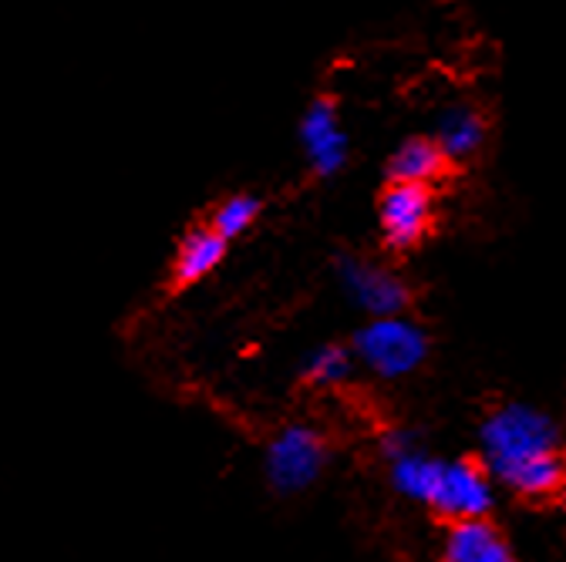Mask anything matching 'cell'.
I'll return each mask as SVG.
<instances>
[{
    "label": "cell",
    "instance_id": "6da1fadb",
    "mask_svg": "<svg viewBox=\"0 0 566 562\" xmlns=\"http://www.w3.org/2000/svg\"><path fill=\"white\" fill-rule=\"evenodd\" d=\"M482 465L510 491L530 502H546L566 485V462L559 455V432L533 404L492 407L479 428Z\"/></svg>",
    "mask_w": 566,
    "mask_h": 562
},
{
    "label": "cell",
    "instance_id": "7a4b0ae2",
    "mask_svg": "<svg viewBox=\"0 0 566 562\" xmlns=\"http://www.w3.org/2000/svg\"><path fill=\"white\" fill-rule=\"evenodd\" d=\"M354 354L381 378H405L429 358V337L408 317H378L354 337Z\"/></svg>",
    "mask_w": 566,
    "mask_h": 562
},
{
    "label": "cell",
    "instance_id": "3957f363",
    "mask_svg": "<svg viewBox=\"0 0 566 562\" xmlns=\"http://www.w3.org/2000/svg\"><path fill=\"white\" fill-rule=\"evenodd\" d=\"M327 462V442L321 438V432L307 428V425H291L283 428L270 448H266V475L270 485L283 496H294V491H304L317 481V475L324 471Z\"/></svg>",
    "mask_w": 566,
    "mask_h": 562
},
{
    "label": "cell",
    "instance_id": "277c9868",
    "mask_svg": "<svg viewBox=\"0 0 566 562\" xmlns=\"http://www.w3.org/2000/svg\"><path fill=\"white\" fill-rule=\"evenodd\" d=\"M337 276H340L344 294L358 304L365 314H371L375 320L378 317H405V310L411 304V290H408L405 279L398 273L371 263V259L340 256L337 259Z\"/></svg>",
    "mask_w": 566,
    "mask_h": 562
},
{
    "label": "cell",
    "instance_id": "5b68a950",
    "mask_svg": "<svg viewBox=\"0 0 566 562\" xmlns=\"http://www.w3.org/2000/svg\"><path fill=\"white\" fill-rule=\"evenodd\" d=\"M429 506L452 522L485 519V512L492 509V475H489V468L479 458L442 462L439 485L432 491Z\"/></svg>",
    "mask_w": 566,
    "mask_h": 562
},
{
    "label": "cell",
    "instance_id": "8992f818",
    "mask_svg": "<svg viewBox=\"0 0 566 562\" xmlns=\"http://www.w3.org/2000/svg\"><path fill=\"white\" fill-rule=\"evenodd\" d=\"M436 220L432 185L391 182L378 202V223L391 250H411L424 240Z\"/></svg>",
    "mask_w": 566,
    "mask_h": 562
},
{
    "label": "cell",
    "instance_id": "52a82bcc",
    "mask_svg": "<svg viewBox=\"0 0 566 562\" xmlns=\"http://www.w3.org/2000/svg\"><path fill=\"white\" fill-rule=\"evenodd\" d=\"M301 142H304V152L317 176H334L347 162V138L337 125L334 98L324 95V98L311 102V108L304 112V121H301Z\"/></svg>",
    "mask_w": 566,
    "mask_h": 562
},
{
    "label": "cell",
    "instance_id": "ba28073f",
    "mask_svg": "<svg viewBox=\"0 0 566 562\" xmlns=\"http://www.w3.org/2000/svg\"><path fill=\"white\" fill-rule=\"evenodd\" d=\"M446 562H516L506 536L489 519L452 522L446 539Z\"/></svg>",
    "mask_w": 566,
    "mask_h": 562
},
{
    "label": "cell",
    "instance_id": "9c48e42d",
    "mask_svg": "<svg viewBox=\"0 0 566 562\" xmlns=\"http://www.w3.org/2000/svg\"><path fill=\"white\" fill-rule=\"evenodd\" d=\"M227 253V240L212 226H196L182 236L176 259H172V287H192L202 276H209L220 266Z\"/></svg>",
    "mask_w": 566,
    "mask_h": 562
},
{
    "label": "cell",
    "instance_id": "30bf717a",
    "mask_svg": "<svg viewBox=\"0 0 566 562\" xmlns=\"http://www.w3.org/2000/svg\"><path fill=\"white\" fill-rule=\"evenodd\" d=\"M446 169H449V159L439 149L436 138H408L388 162V179L411 182V185H432Z\"/></svg>",
    "mask_w": 566,
    "mask_h": 562
},
{
    "label": "cell",
    "instance_id": "8fae6325",
    "mask_svg": "<svg viewBox=\"0 0 566 562\" xmlns=\"http://www.w3.org/2000/svg\"><path fill=\"white\" fill-rule=\"evenodd\" d=\"M436 142L446 152V159H465L472 152H479V146L485 142V121L472 105H452L442 112L439 128H436Z\"/></svg>",
    "mask_w": 566,
    "mask_h": 562
},
{
    "label": "cell",
    "instance_id": "7c38bea8",
    "mask_svg": "<svg viewBox=\"0 0 566 562\" xmlns=\"http://www.w3.org/2000/svg\"><path fill=\"white\" fill-rule=\"evenodd\" d=\"M439 471H442V462L439 458H429L421 448L391 462V485L401 491L405 499L411 502H432V491L439 485Z\"/></svg>",
    "mask_w": 566,
    "mask_h": 562
},
{
    "label": "cell",
    "instance_id": "4fadbf2b",
    "mask_svg": "<svg viewBox=\"0 0 566 562\" xmlns=\"http://www.w3.org/2000/svg\"><path fill=\"white\" fill-rule=\"evenodd\" d=\"M350 368H354L350 350L340 347V343H327V347H321V350H314V354H311V361L304 368V378L314 388H334V384L347 381Z\"/></svg>",
    "mask_w": 566,
    "mask_h": 562
},
{
    "label": "cell",
    "instance_id": "5bb4252c",
    "mask_svg": "<svg viewBox=\"0 0 566 562\" xmlns=\"http://www.w3.org/2000/svg\"><path fill=\"white\" fill-rule=\"evenodd\" d=\"M256 216H260V199L240 192V195H230V199H223V202L217 205V213H212V223H209V226L230 243V240H237L240 233H247V230L256 223Z\"/></svg>",
    "mask_w": 566,
    "mask_h": 562
},
{
    "label": "cell",
    "instance_id": "9a60e30c",
    "mask_svg": "<svg viewBox=\"0 0 566 562\" xmlns=\"http://www.w3.org/2000/svg\"><path fill=\"white\" fill-rule=\"evenodd\" d=\"M411 452H418V438H415L408 428H388V432L381 435V455H385L388 462H398V458H405V455H411Z\"/></svg>",
    "mask_w": 566,
    "mask_h": 562
},
{
    "label": "cell",
    "instance_id": "2e32d148",
    "mask_svg": "<svg viewBox=\"0 0 566 562\" xmlns=\"http://www.w3.org/2000/svg\"><path fill=\"white\" fill-rule=\"evenodd\" d=\"M559 496H563V499H566V485H563V491H559Z\"/></svg>",
    "mask_w": 566,
    "mask_h": 562
}]
</instances>
